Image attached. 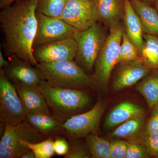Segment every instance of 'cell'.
<instances>
[{
    "mask_svg": "<svg viewBox=\"0 0 158 158\" xmlns=\"http://www.w3.org/2000/svg\"><path fill=\"white\" fill-rule=\"evenodd\" d=\"M38 0H18L2 9L0 23L6 54L14 55L32 65L38 62L33 55L37 27Z\"/></svg>",
    "mask_w": 158,
    "mask_h": 158,
    "instance_id": "cell-1",
    "label": "cell"
},
{
    "mask_svg": "<svg viewBox=\"0 0 158 158\" xmlns=\"http://www.w3.org/2000/svg\"><path fill=\"white\" fill-rule=\"evenodd\" d=\"M38 86L48 107L53 112L54 117L60 122H65L76 115L90 102L88 94L78 89L52 87L45 80Z\"/></svg>",
    "mask_w": 158,
    "mask_h": 158,
    "instance_id": "cell-2",
    "label": "cell"
},
{
    "mask_svg": "<svg viewBox=\"0 0 158 158\" xmlns=\"http://www.w3.org/2000/svg\"><path fill=\"white\" fill-rule=\"evenodd\" d=\"M124 31L123 23L110 29L97 59L90 75L91 85L100 90L107 89L112 71L118 64L119 48Z\"/></svg>",
    "mask_w": 158,
    "mask_h": 158,
    "instance_id": "cell-3",
    "label": "cell"
},
{
    "mask_svg": "<svg viewBox=\"0 0 158 158\" xmlns=\"http://www.w3.org/2000/svg\"><path fill=\"white\" fill-rule=\"evenodd\" d=\"M106 29L98 22L84 31H78L73 35L77 44L76 63L86 73H91L99 54L108 36Z\"/></svg>",
    "mask_w": 158,
    "mask_h": 158,
    "instance_id": "cell-4",
    "label": "cell"
},
{
    "mask_svg": "<svg viewBox=\"0 0 158 158\" xmlns=\"http://www.w3.org/2000/svg\"><path fill=\"white\" fill-rule=\"evenodd\" d=\"M36 66L46 82L52 87L79 89L91 85L90 76L77 65L74 60L39 63Z\"/></svg>",
    "mask_w": 158,
    "mask_h": 158,
    "instance_id": "cell-5",
    "label": "cell"
},
{
    "mask_svg": "<svg viewBox=\"0 0 158 158\" xmlns=\"http://www.w3.org/2000/svg\"><path fill=\"white\" fill-rule=\"evenodd\" d=\"M44 138L43 134L34 129L26 119L17 124L6 126L0 141V158H20L31 150L23 146L21 140L36 143Z\"/></svg>",
    "mask_w": 158,
    "mask_h": 158,
    "instance_id": "cell-6",
    "label": "cell"
},
{
    "mask_svg": "<svg viewBox=\"0 0 158 158\" xmlns=\"http://www.w3.org/2000/svg\"><path fill=\"white\" fill-rule=\"evenodd\" d=\"M26 114L14 84L0 69V121L5 126L19 123L26 119Z\"/></svg>",
    "mask_w": 158,
    "mask_h": 158,
    "instance_id": "cell-7",
    "label": "cell"
},
{
    "mask_svg": "<svg viewBox=\"0 0 158 158\" xmlns=\"http://www.w3.org/2000/svg\"><path fill=\"white\" fill-rule=\"evenodd\" d=\"M37 27L34 47L73 37L77 29L59 18L36 12ZM33 47V48H34Z\"/></svg>",
    "mask_w": 158,
    "mask_h": 158,
    "instance_id": "cell-8",
    "label": "cell"
},
{
    "mask_svg": "<svg viewBox=\"0 0 158 158\" xmlns=\"http://www.w3.org/2000/svg\"><path fill=\"white\" fill-rule=\"evenodd\" d=\"M59 18L78 31H84L99 22L94 1L68 0Z\"/></svg>",
    "mask_w": 158,
    "mask_h": 158,
    "instance_id": "cell-9",
    "label": "cell"
},
{
    "mask_svg": "<svg viewBox=\"0 0 158 158\" xmlns=\"http://www.w3.org/2000/svg\"><path fill=\"white\" fill-rule=\"evenodd\" d=\"M106 106L99 101L93 108L85 113L72 116L62 123L63 128L73 138L87 136L94 133L98 127Z\"/></svg>",
    "mask_w": 158,
    "mask_h": 158,
    "instance_id": "cell-10",
    "label": "cell"
},
{
    "mask_svg": "<svg viewBox=\"0 0 158 158\" xmlns=\"http://www.w3.org/2000/svg\"><path fill=\"white\" fill-rule=\"evenodd\" d=\"M77 51V43L72 37L35 47L33 52L39 63L74 60Z\"/></svg>",
    "mask_w": 158,
    "mask_h": 158,
    "instance_id": "cell-11",
    "label": "cell"
},
{
    "mask_svg": "<svg viewBox=\"0 0 158 158\" xmlns=\"http://www.w3.org/2000/svg\"><path fill=\"white\" fill-rule=\"evenodd\" d=\"M10 57V65L4 69L8 78L13 83L38 85L45 80L37 67L33 68L31 64L16 56L12 55Z\"/></svg>",
    "mask_w": 158,
    "mask_h": 158,
    "instance_id": "cell-12",
    "label": "cell"
},
{
    "mask_svg": "<svg viewBox=\"0 0 158 158\" xmlns=\"http://www.w3.org/2000/svg\"><path fill=\"white\" fill-rule=\"evenodd\" d=\"M120 65L113 80L114 90H121L135 85L153 70L144 64L141 58Z\"/></svg>",
    "mask_w": 158,
    "mask_h": 158,
    "instance_id": "cell-13",
    "label": "cell"
},
{
    "mask_svg": "<svg viewBox=\"0 0 158 158\" xmlns=\"http://www.w3.org/2000/svg\"><path fill=\"white\" fill-rule=\"evenodd\" d=\"M27 114H50L45 99L38 85L13 83Z\"/></svg>",
    "mask_w": 158,
    "mask_h": 158,
    "instance_id": "cell-14",
    "label": "cell"
},
{
    "mask_svg": "<svg viewBox=\"0 0 158 158\" xmlns=\"http://www.w3.org/2000/svg\"><path fill=\"white\" fill-rule=\"evenodd\" d=\"M99 22L110 29L123 23L125 12L124 0H94Z\"/></svg>",
    "mask_w": 158,
    "mask_h": 158,
    "instance_id": "cell-15",
    "label": "cell"
},
{
    "mask_svg": "<svg viewBox=\"0 0 158 158\" xmlns=\"http://www.w3.org/2000/svg\"><path fill=\"white\" fill-rule=\"evenodd\" d=\"M124 1L125 12L123 23L124 32L130 40L135 45L141 55L144 40L141 21L133 9L130 0Z\"/></svg>",
    "mask_w": 158,
    "mask_h": 158,
    "instance_id": "cell-16",
    "label": "cell"
},
{
    "mask_svg": "<svg viewBox=\"0 0 158 158\" xmlns=\"http://www.w3.org/2000/svg\"><path fill=\"white\" fill-rule=\"evenodd\" d=\"M130 1L140 19L143 33L158 36V11L155 7L140 0Z\"/></svg>",
    "mask_w": 158,
    "mask_h": 158,
    "instance_id": "cell-17",
    "label": "cell"
},
{
    "mask_svg": "<svg viewBox=\"0 0 158 158\" xmlns=\"http://www.w3.org/2000/svg\"><path fill=\"white\" fill-rule=\"evenodd\" d=\"M144 111L138 105L128 102L116 106L109 113L105 123L106 128H110L131 118L143 116Z\"/></svg>",
    "mask_w": 158,
    "mask_h": 158,
    "instance_id": "cell-18",
    "label": "cell"
},
{
    "mask_svg": "<svg viewBox=\"0 0 158 158\" xmlns=\"http://www.w3.org/2000/svg\"><path fill=\"white\" fill-rule=\"evenodd\" d=\"M26 120L34 129L43 135L64 130L61 122L50 114H27Z\"/></svg>",
    "mask_w": 158,
    "mask_h": 158,
    "instance_id": "cell-19",
    "label": "cell"
},
{
    "mask_svg": "<svg viewBox=\"0 0 158 158\" xmlns=\"http://www.w3.org/2000/svg\"><path fill=\"white\" fill-rule=\"evenodd\" d=\"M142 95L148 106L152 108L158 104V69L153 70L138 83L136 87Z\"/></svg>",
    "mask_w": 158,
    "mask_h": 158,
    "instance_id": "cell-20",
    "label": "cell"
},
{
    "mask_svg": "<svg viewBox=\"0 0 158 158\" xmlns=\"http://www.w3.org/2000/svg\"><path fill=\"white\" fill-rule=\"evenodd\" d=\"M144 46L141 57L143 62L153 70L158 69V36L143 34Z\"/></svg>",
    "mask_w": 158,
    "mask_h": 158,
    "instance_id": "cell-21",
    "label": "cell"
},
{
    "mask_svg": "<svg viewBox=\"0 0 158 158\" xmlns=\"http://www.w3.org/2000/svg\"><path fill=\"white\" fill-rule=\"evenodd\" d=\"M145 127L144 117L138 116L122 123L111 135L116 138L132 139L139 135L143 129H145Z\"/></svg>",
    "mask_w": 158,
    "mask_h": 158,
    "instance_id": "cell-22",
    "label": "cell"
},
{
    "mask_svg": "<svg viewBox=\"0 0 158 158\" xmlns=\"http://www.w3.org/2000/svg\"><path fill=\"white\" fill-rule=\"evenodd\" d=\"M89 152L92 158H110L111 143L94 133L86 136Z\"/></svg>",
    "mask_w": 158,
    "mask_h": 158,
    "instance_id": "cell-23",
    "label": "cell"
},
{
    "mask_svg": "<svg viewBox=\"0 0 158 158\" xmlns=\"http://www.w3.org/2000/svg\"><path fill=\"white\" fill-rule=\"evenodd\" d=\"M140 58H141L140 52L124 31L119 48L118 64H125Z\"/></svg>",
    "mask_w": 158,
    "mask_h": 158,
    "instance_id": "cell-24",
    "label": "cell"
},
{
    "mask_svg": "<svg viewBox=\"0 0 158 158\" xmlns=\"http://www.w3.org/2000/svg\"><path fill=\"white\" fill-rule=\"evenodd\" d=\"M20 142L23 146L34 152L36 158H50L55 154L54 141L51 138L36 143H30L23 140H21Z\"/></svg>",
    "mask_w": 158,
    "mask_h": 158,
    "instance_id": "cell-25",
    "label": "cell"
},
{
    "mask_svg": "<svg viewBox=\"0 0 158 158\" xmlns=\"http://www.w3.org/2000/svg\"><path fill=\"white\" fill-rule=\"evenodd\" d=\"M68 0H38L37 11L51 17L59 18Z\"/></svg>",
    "mask_w": 158,
    "mask_h": 158,
    "instance_id": "cell-26",
    "label": "cell"
},
{
    "mask_svg": "<svg viewBox=\"0 0 158 158\" xmlns=\"http://www.w3.org/2000/svg\"><path fill=\"white\" fill-rule=\"evenodd\" d=\"M143 141L150 156L158 158V132L144 134Z\"/></svg>",
    "mask_w": 158,
    "mask_h": 158,
    "instance_id": "cell-27",
    "label": "cell"
},
{
    "mask_svg": "<svg viewBox=\"0 0 158 158\" xmlns=\"http://www.w3.org/2000/svg\"><path fill=\"white\" fill-rule=\"evenodd\" d=\"M150 155L144 145L128 144L125 158H148Z\"/></svg>",
    "mask_w": 158,
    "mask_h": 158,
    "instance_id": "cell-28",
    "label": "cell"
},
{
    "mask_svg": "<svg viewBox=\"0 0 158 158\" xmlns=\"http://www.w3.org/2000/svg\"><path fill=\"white\" fill-rule=\"evenodd\" d=\"M128 144L120 140L112 142L110 158H125Z\"/></svg>",
    "mask_w": 158,
    "mask_h": 158,
    "instance_id": "cell-29",
    "label": "cell"
},
{
    "mask_svg": "<svg viewBox=\"0 0 158 158\" xmlns=\"http://www.w3.org/2000/svg\"><path fill=\"white\" fill-rule=\"evenodd\" d=\"M152 109L151 115L145 125V135L158 132V104L154 106Z\"/></svg>",
    "mask_w": 158,
    "mask_h": 158,
    "instance_id": "cell-30",
    "label": "cell"
},
{
    "mask_svg": "<svg viewBox=\"0 0 158 158\" xmlns=\"http://www.w3.org/2000/svg\"><path fill=\"white\" fill-rule=\"evenodd\" d=\"M91 156L90 152L78 144H70L68 152L64 157L65 158H88Z\"/></svg>",
    "mask_w": 158,
    "mask_h": 158,
    "instance_id": "cell-31",
    "label": "cell"
},
{
    "mask_svg": "<svg viewBox=\"0 0 158 158\" xmlns=\"http://www.w3.org/2000/svg\"><path fill=\"white\" fill-rule=\"evenodd\" d=\"M54 149L57 155L65 156L68 152L70 144L64 138L58 137L54 141Z\"/></svg>",
    "mask_w": 158,
    "mask_h": 158,
    "instance_id": "cell-32",
    "label": "cell"
},
{
    "mask_svg": "<svg viewBox=\"0 0 158 158\" xmlns=\"http://www.w3.org/2000/svg\"><path fill=\"white\" fill-rule=\"evenodd\" d=\"M10 65V62L4 59L2 51H0V68L5 69L8 68Z\"/></svg>",
    "mask_w": 158,
    "mask_h": 158,
    "instance_id": "cell-33",
    "label": "cell"
},
{
    "mask_svg": "<svg viewBox=\"0 0 158 158\" xmlns=\"http://www.w3.org/2000/svg\"><path fill=\"white\" fill-rule=\"evenodd\" d=\"M18 0H0V8L3 9L5 7L10 6L12 3L16 2Z\"/></svg>",
    "mask_w": 158,
    "mask_h": 158,
    "instance_id": "cell-34",
    "label": "cell"
},
{
    "mask_svg": "<svg viewBox=\"0 0 158 158\" xmlns=\"http://www.w3.org/2000/svg\"><path fill=\"white\" fill-rule=\"evenodd\" d=\"M20 158H36V156L34 152L32 150H30L23 155Z\"/></svg>",
    "mask_w": 158,
    "mask_h": 158,
    "instance_id": "cell-35",
    "label": "cell"
},
{
    "mask_svg": "<svg viewBox=\"0 0 158 158\" xmlns=\"http://www.w3.org/2000/svg\"><path fill=\"white\" fill-rule=\"evenodd\" d=\"M140 1L150 6H154L155 0H140Z\"/></svg>",
    "mask_w": 158,
    "mask_h": 158,
    "instance_id": "cell-36",
    "label": "cell"
},
{
    "mask_svg": "<svg viewBox=\"0 0 158 158\" xmlns=\"http://www.w3.org/2000/svg\"><path fill=\"white\" fill-rule=\"evenodd\" d=\"M154 7L158 11V0H155Z\"/></svg>",
    "mask_w": 158,
    "mask_h": 158,
    "instance_id": "cell-37",
    "label": "cell"
},
{
    "mask_svg": "<svg viewBox=\"0 0 158 158\" xmlns=\"http://www.w3.org/2000/svg\"><path fill=\"white\" fill-rule=\"evenodd\" d=\"M88 1H94V0H88Z\"/></svg>",
    "mask_w": 158,
    "mask_h": 158,
    "instance_id": "cell-38",
    "label": "cell"
}]
</instances>
